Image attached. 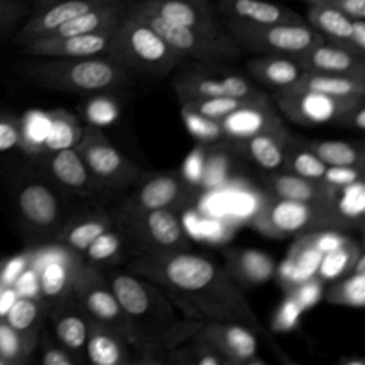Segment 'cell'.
Wrapping results in <instances>:
<instances>
[{
	"mask_svg": "<svg viewBox=\"0 0 365 365\" xmlns=\"http://www.w3.org/2000/svg\"><path fill=\"white\" fill-rule=\"evenodd\" d=\"M297 302L301 305V308L309 309L311 307H314L324 295L322 292V281L318 277H312L301 284H298L295 288H292L289 292Z\"/></svg>",
	"mask_w": 365,
	"mask_h": 365,
	"instance_id": "52",
	"label": "cell"
},
{
	"mask_svg": "<svg viewBox=\"0 0 365 365\" xmlns=\"http://www.w3.org/2000/svg\"><path fill=\"white\" fill-rule=\"evenodd\" d=\"M322 297L329 304L362 308L365 305V274H346Z\"/></svg>",
	"mask_w": 365,
	"mask_h": 365,
	"instance_id": "41",
	"label": "cell"
},
{
	"mask_svg": "<svg viewBox=\"0 0 365 365\" xmlns=\"http://www.w3.org/2000/svg\"><path fill=\"white\" fill-rule=\"evenodd\" d=\"M133 215H137L141 221L143 238L151 242L157 251H177L185 245L184 228L171 208L151 210Z\"/></svg>",
	"mask_w": 365,
	"mask_h": 365,
	"instance_id": "24",
	"label": "cell"
},
{
	"mask_svg": "<svg viewBox=\"0 0 365 365\" xmlns=\"http://www.w3.org/2000/svg\"><path fill=\"white\" fill-rule=\"evenodd\" d=\"M364 167L358 165H327L321 181L332 188H339L362 178Z\"/></svg>",
	"mask_w": 365,
	"mask_h": 365,
	"instance_id": "50",
	"label": "cell"
},
{
	"mask_svg": "<svg viewBox=\"0 0 365 365\" xmlns=\"http://www.w3.org/2000/svg\"><path fill=\"white\" fill-rule=\"evenodd\" d=\"M295 60L304 71L365 78V56L327 40L295 56Z\"/></svg>",
	"mask_w": 365,
	"mask_h": 365,
	"instance_id": "18",
	"label": "cell"
},
{
	"mask_svg": "<svg viewBox=\"0 0 365 365\" xmlns=\"http://www.w3.org/2000/svg\"><path fill=\"white\" fill-rule=\"evenodd\" d=\"M128 345L121 334L91 321L84 354L94 365H123L131 362Z\"/></svg>",
	"mask_w": 365,
	"mask_h": 365,
	"instance_id": "26",
	"label": "cell"
},
{
	"mask_svg": "<svg viewBox=\"0 0 365 365\" xmlns=\"http://www.w3.org/2000/svg\"><path fill=\"white\" fill-rule=\"evenodd\" d=\"M254 225L265 235L282 238L314 230L341 227L332 202H308L274 197L255 215Z\"/></svg>",
	"mask_w": 365,
	"mask_h": 365,
	"instance_id": "7",
	"label": "cell"
},
{
	"mask_svg": "<svg viewBox=\"0 0 365 365\" xmlns=\"http://www.w3.org/2000/svg\"><path fill=\"white\" fill-rule=\"evenodd\" d=\"M36 342L34 336L23 335L7 324L0 327V356L7 364H16L24 359V356L31 351Z\"/></svg>",
	"mask_w": 365,
	"mask_h": 365,
	"instance_id": "44",
	"label": "cell"
},
{
	"mask_svg": "<svg viewBox=\"0 0 365 365\" xmlns=\"http://www.w3.org/2000/svg\"><path fill=\"white\" fill-rule=\"evenodd\" d=\"M115 30V29H114ZM104 30L76 36H44L21 44L29 57H94L106 56L113 31Z\"/></svg>",
	"mask_w": 365,
	"mask_h": 365,
	"instance_id": "14",
	"label": "cell"
},
{
	"mask_svg": "<svg viewBox=\"0 0 365 365\" xmlns=\"http://www.w3.org/2000/svg\"><path fill=\"white\" fill-rule=\"evenodd\" d=\"M218 13L225 21H237L245 24H294L305 23L292 9L267 0H218Z\"/></svg>",
	"mask_w": 365,
	"mask_h": 365,
	"instance_id": "20",
	"label": "cell"
},
{
	"mask_svg": "<svg viewBox=\"0 0 365 365\" xmlns=\"http://www.w3.org/2000/svg\"><path fill=\"white\" fill-rule=\"evenodd\" d=\"M302 312L304 309L297 302V299L291 294H287L272 318V328L279 332L291 331L298 324Z\"/></svg>",
	"mask_w": 365,
	"mask_h": 365,
	"instance_id": "48",
	"label": "cell"
},
{
	"mask_svg": "<svg viewBox=\"0 0 365 365\" xmlns=\"http://www.w3.org/2000/svg\"><path fill=\"white\" fill-rule=\"evenodd\" d=\"M361 252V247L354 240H351L344 247L322 254L318 264L317 277L322 282H327L351 274L355 259Z\"/></svg>",
	"mask_w": 365,
	"mask_h": 365,
	"instance_id": "37",
	"label": "cell"
},
{
	"mask_svg": "<svg viewBox=\"0 0 365 365\" xmlns=\"http://www.w3.org/2000/svg\"><path fill=\"white\" fill-rule=\"evenodd\" d=\"M278 110L299 125H321L342 121L364 103V97H335L317 91L282 88L274 94Z\"/></svg>",
	"mask_w": 365,
	"mask_h": 365,
	"instance_id": "9",
	"label": "cell"
},
{
	"mask_svg": "<svg viewBox=\"0 0 365 365\" xmlns=\"http://www.w3.org/2000/svg\"><path fill=\"white\" fill-rule=\"evenodd\" d=\"M309 148L325 165H358L364 167V153L355 144L346 141H312Z\"/></svg>",
	"mask_w": 365,
	"mask_h": 365,
	"instance_id": "38",
	"label": "cell"
},
{
	"mask_svg": "<svg viewBox=\"0 0 365 365\" xmlns=\"http://www.w3.org/2000/svg\"><path fill=\"white\" fill-rule=\"evenodd\" d=\"M245 68L254 80L275 91L291 87L304 73L295 57L284 54H258L245 61Z\"/></svg>",
	"mask_w": 365,
	"mask_h": 365,
	"instance_id": "25",
	"label": "cell"
},
{
	"mask_svg": "<svg viewBox=\"0 0 365 365\" xmlns=\"http://www.w3.org/2000/svg\"><path fill=\"white\" fill-rule=\"evenodd\" d=\"M107 281L131 324L133 345L140 354L173 348L187 331L195 332V324L178 319L173 304L154 285L128 272H111Z\"/></svg>",
	"mask_w": 365,
	"mask_h": 365,
	"instance_id": "2",
	"label": "cell"
},
{
	"mask_svg": "<svg viewBox=\"0 0 365 365\" xmlns=\"http://www.w3.org/2000/svg\"><path fill=\"white\" fill-rule=\"evenodd\" d=\"M200 338L214 346L230 364H254L257 338L251 328L232 321H207L197 331Z\"/></svg>",
	"mask_w": 365,
	"mask_h": 365,
	"instance_id": "15",
	"label": "cell"
},
{
	"mask_svg": "<svg viewBox=\"0 0 365 365\" xmlns=\"http://www.w3.org/2000/svg\"><path fill=\"white\" fill-rule=\"evenodd\" d=\"M204 164H202V158L200 155L198 151L192 153L190 158H187V163H185V177L190 180V181H198L200 178H202L204 175Z\"/></svg>",
	"mask_w": 365,
	"mask_h": 365,
	"instance_id": "57",
	"label": "cell"
},
{
	"mask_svg": "<svg viewBox=\"0 0 365 365\" xmlns=\"http://www.w3.org/2000/svg\"><path fill=\"white\" fill-rule=\"evenodd\" d=\"M83 262L77 252L61 245L47 252L38 264V288L44 299L58 302L71 294Z\"/></svg>",
	"mask_w": 365,
	"mask_h": 365,
	"instance_id": "17",
	"label": "cell"
},
{
	"mask_svg": "<svg viewBox=\"0 0 365 365\" xmlns=\"http://www.w3.org/2000/svg\"><path fill=\"white\" fill-rule=\"evenodd\" d=\"M345 121L351 123L355 128H358V130L362 131V130L365 128V110H364V103L359 104L356 108H354V110L348 114V117L345 118Z\"/></svg>",
	"mask_w": 365,
	"mask_h": 365,
	"instance_id": "58",
	"label": "cell"
},
{
	"mask_svg": "<svg viewBox=\"0 0 365 365\" xmlns=\"http://www.w3.org/2000/svg\"><path fill=\"white\" fill-rule=\"evenodd\" d=\"M173 87L181 103L208 97H264L245 74L220 66V63H200L181 70L173 78Z\"/></svg>",
	"mask_w": 365,
	"mask_h": 365,
	"instance_id": "6",
	"label": "cell"
},
{
	"mask_svg": "<svg viewBox=\"0 0 365 365\" xmlns=\"http://www.w3.org/2000/svg\"><path fill=\"white\" fill-rule=\"evenodd\" d=\"M138 4L174 24L208 33L225 30L210 0H140Z\"/></svg>",
	"mask_w": 365,
	"mask_h": 365,
	"instance_id": "19",
	"label": "cell"
},
{
	"mask_svg": "<svg viewBox=\"0 0 365 365\" xmlns=\"http://www.w3.org/2000/svg\"><path fill=\"white\" fill-rule=\"evenodd\" d=\"M269 190L274 197L308 202H332L334 188L322 181L308 180L292 173H277L269 177Z\"/></svg>",
	"mask_w": 365,
	"mask_h": 365,
	"instance_id": "30",
	"label": "cell"
},
{
	"mask_svg": "<svg viewBox=\"0 0 365 365\" xmlns=\"http://www.w3.org/2000/svg\"><path fill=\"white\" fill-rule=\"evenodd\" d=\"M81 117L87 125L103 128L120 117L118 101L110 93H94L81 107Z\"/></svg>",
	"mask_w": 365,
	"mask_h": 365,
	"instance_id": "40",
	"label": "cell"
},
{
	"mask_svg": "<svg viewBox=\"0 0 365 365\" xmlns=\"http://www.w3.org/2000/svg\"><path fill=\"white\" fill-rule=\"evenodd\" d=\"M127 10L157 31L164 41L185 60L190 58L200 63H225L235 60L242 51L227 30L208 33L174 24L151 13L138 3L127 7Z\"/></svg>",
	"mask_w": 365,
	"mask_h": 365,
	"instance_id": "5",
	"label": "cell"
},
{
	"mask_svg": "<svg viewBox=\"0 0 365 365\" xmlns=\"http://www.w3.org/2000/svg\"><path fill=\"white\" fill-rule=\"evenodd\" d=\"M308 6H324L338 10L351 19H365V0H304Z\"/></svg>",
	"mask_w": 365,
	"mask_h": 365,
	"instance_id": "54",
	"label": "cell"
},
{
	"mask_svg": "<svg viewBox=\"0 0 365 365\" xmlns=\"http://www.w3.org/2000/svg\"><path fill=\"white\" fill-rule=\"evenodd\" d=\"M78 359L64 346H46L41 352V364L44 365H74Z\"/></svg>",
	"mask_w": 365,
	"mask_h": 365,
	"instance_id": "55",
	"label": "cell"
},
{
	"mask_svg": "<svg viewBox=\"0 0 365 365\" xmlns=\"http://www.w3.org/2000/svg\"><path fill=\"white\" fill-rule=\"evenodd\" d=\"M321 252L302 235L291 247L287 258L275 268L279 284L287 292L298 284L317 277Z\"/></svg>",
	"mask_w": 365,
	"mask_h": 365,
	"instance_id": "27",
	"label": "cell"
},
{
	"mask_svg": "<svg viewBox=\"0 0 365 365\" xmlns=\"http://www.w3.org/2000/svg\"><path fill=\"white\" fill-rule=\"evenodd\" d=\"M30 13L27 0H0V38L23 24Z\"/></svg>",
	"mask_w": 365,
	"mask_h": 365,
	"instance_id": "47",
	"label": "cell"
},
{
	"mask_svg": "<svg viewBox=\"0 0 365 365\" xmlns=\"http://www.w3.org/2000/svg\"><path fill=\"white\" fill-rule=\"evenodd\" d=\"M33 157L37 158L40 171L54 182L73 191H87L93 187V178L76 147Z\"/></svg>",
	"mask_w": 365,
	"mask_h": 365,
	"instance_id": "22",
	"label": "cell"
},
{
	"mask_svg": "<svg viewBox=\"0 0 365 365\" xmlns=\"http://www.w3.org/2000/svg\"><path fill=\"white\" fill-rule=\"evenodd\" d=\"M332 210L341 227L362 224L365 214V184L359 178L351 184L339 188H334L332 194Z\"/></svg>",
	"mask_w": 365,
	"mask_h": 365,
	"instance_id": "35",
	"label": "cell"
},
{
	"mask_svg": "<svg viewBox=\"0 0 365 365\" xmlns=\"http://www.w3.org/2000/svg\"><path fill=\"white\" fill-rule=\"evenodd\" d=\"M288 88L317 91L335 97H365V78L304 71L297 83Z\"/></svg>",
	"mask_w": 365,
	"mask_h": 365,
	"instance_id": "31",
	"label": "cell"
},
{
	"mask_svg": "<svg viewBox=\"0 0 365 365\" xmlns=\"http://www.w3.org/2000/svg\"><path fill=\"white\" fill-rule=\"evenodd\" d=\"M41 315V304L29 297L17 298L6 314V324L14 331L36 338V328Z\"/></svg>",
	"mask_w": 365,
	"mask_h": 365,
	"instance_id": "42",
	"label": "cell"
},
{
	"mask_svg": "<svg viewBox=\"0 0 365 365\" xmlns=\"http://www.w3.org/2000/svg\"><path fill=\"white\" fill-rule=\"evenodd\" d=\"M21 121V143L20 148L30 155L43 153L44 140L50 127V111L31 110L27 111Z\"/></svg>",
	"mask_w": 365,
	"mask_h": 365,
	"instance_id": "39",
	"label": "cell"
},
{
	"mask_svg": "<svg viewBox=\"0 0 365 365\" xmlns=\"http://www.w3.org/2000/svg\"><path fill=\"white\" fill-rule=\"evenodd\" d=\"M20 71L38 87L64 93H110L133 80L130 71L107 56L31 57L20 66Z\"/></svg>",
	"mask_w": 365,
	"mask_h": 365,
	"instance_id": "3",
	"label": "cell"
},
{
	"mask_svg": "<svg viewBox=\"0 0 365 365\" xmlns=\"http://www.w3.org/2000/svg\"><path fill=\"white\" fill-rule=\"evenodd\" d=\"M187 181L175 174H161L144 181L130 204L124 208L125 212L137 214L160 208H173L187 197Z\"/></svg>",
	"mask_w": 365,
	"mask_h": 365,
	"instance_id": "21",
	"label": "cell"
},
{
	"mask_svg": "<svg viewBox=\"0 0 365 365\" xmlns=\"http://www.w3.org/2000/svg\"><path fill=\"white\" fill-rule=\"evenodd\" d=\"M114 0H50L36 6L16 34L19 46L53 33L66 21Z\"/></svg>",
	"mask_w": 365,
	"mask_h": 365,
	"instance_id": "13",
	"label": "cell"
},
{
	"mask_svg": "<svg viewBox=\"0 0 365 365\" xmlns=\"http://www.w3.org/2000/svg\"><path fill=\"white\" fill-rule=\"evenodd\" d=\"M304 237L321 252H329L334 251L336 248L344 247L345 244H348L351 241L349 237L338 232V231H332V230H314V231H308L304 232Z\"/></svg>",
	"mask_w": 365,
	"mask_h": 365,
	"instance_id": "51",
	"label": "cell"
},
{
	"mask_svg": "<svg viewBox=\"0 0 365 365\" xmlns=\"http://www.w3.org/2000/svg\"><path fill=\"white\" fill-rule=\"evenodd\" d=\"M181 117L185 124V128L195 140L201 143H211L222 138L220 121L204 117L182 106H181Z\"/></svg>",
	"mask_w": 365,
	"mask_h": 365,
	"instance_id": "45",
	"label": "cell"
},
{
	"mask_svg": "<svg viewBox=\"0 0 365 365\" xmlns=\"http://www.w3.org/2000/svg\"><path fill=\"white\" fill-rule=\"evenodd\" d=\"M130 269L165 287L175 304L191 317L261 328L228 272L202 255L181 250L153 251L135 259Z\"/></svg>",
	"mask_w": 365,
	"mask_h": 365,
	"instance_id": "1",
	"label": "cell"
},
{
	"mask_svg": "<svg viewBox=\"0 0 365 365\" xmlns=\"http://www.w3.org/2000/svg\"><path fill=\"white\" fill-rule=\"evenodd\" d=\"M36 6H41V4H46V3H48L50 0H31Z\"/></svg>",
	"mask_w": 365,
	"mask_h": 365,
	"instance_id": "59",
	"label": "cell"
},
{
	"mask_svg": "<svg viewBox=\"0 0 365 365\" xmlns=\"http://www.w3.org/2000/svg\"><path fill=\"white\" fill-rule=\"evenodd\" d=\"M121 248V237L113 231L106 230L101 232L84 251L91 262H107L111 261Z\"/></svg>",
	"mask_w": 365,
	"mask_h": 365,
	"instance_id": "46",
	"label": "cell"
},
{
	"mask_svg": "<svg viewBox=\"0 0 365 365\" xmlns=\"http://www.w3.org/2000/svg\"><path fill=\"white\" fill-rule=\"evenodd\" d=\"M21 143V121L0 108V153L11 148H20Z\"/></svg>",
	"mask_w": 365,
	"mask_h": 365,
	"instance_id": "49",
	"label": "cell"
},
{
	"mask_svg": "<svg viewBox=\"0 0 365 365\" xmlns=\"http://www.w3.org/2000/svg\"><path fill=\"white\" fill-rule=\"evenodd\" d=\"M111 225V220L104 215L76 217L64 222L57 234L61 245L76 251L84 252L87 247Z\"/></svg>",
	"mask_w": 365,
	"mask_h": 365,
	"instance_id": "32",
	"label": "cell"
},
{
	"mask_svg": "<svg viewBox=\"0 0 365 365\" xmlns=\"http://www.w3.org/2000/svg\"><path fill=\"white\" fill-rule=\"evenodd\" d=\"M81 135L83 127L74 114L61 108L53 110L50 111V127L41 154L76 147Z\"/></svg>",
	"mask_w": 365,
	"mask_h": 365,
	"instance_id": "34",
	"label": "cell"
},
{
	"mask_svg": "<svg viewBox=\"0 0 365 365\" xmlns=\"http://www.w3.org/2000/svg\"><path fill=\"white\" fill-rule=\"evenodd\" d=\"M222 138L234 143L244 141L264 131H274L284 127L279 115L275 114L268 97L252 100L220 120Z\"/></svg>",
	"mask_w": 365,
	"mask_h": 365,
	"instance_id": "16",
	"label": "cell"
},
{
	"mask_svg": "<svg viewBox=\"0 0 365 365\" xmlns=\"http://www.w3.org/2000/svg\"><path fill=\"white\" fill-rule=\"evenodd\" d=\"M71 297L91 321L114 329L133 345L131 324L121 309L108 281L96 268L86 264L81 265L71 289Z\"/></svg>",
	"mask_w": 365,
	"mask_h": 365,
	"instance_id": "10",
	"label": "cell"
},
{
	"mask_svg": "<svg viewBox=\"0 0 365 365\" xmlns=\"http://www.w3.org/2000/svg\"><path fill=\"white\" fill-rule=\"evenodd\" d=\"M227 272L232 281L255 285L268 281L275 274L272 258L257 250H232L227 252Z\"/></svg>",
	"mask_w": 365,
	"mask_h": 365,
	"instance_id": "29",
	"label": "cell"
},
{
	"mask_svg": "<svg viewBox=\"0 0 365 365\" xmlns=\"http://www.w3.org/2000/svg\"><path fill=\"white\" fill-rule=\"evenodd\" d=\"M90 322L91 319L86 315L71 294L56 302L53 311L54 334L61 346L68 349L71 354L78 355V352H84Z\"/></svg>",
	"mask_w": 365,
	"mask_h": 365,
	"instance_id": "23",
	"label": "cell"
},
{
	"mask_svg": "<svg viewBox=\"0 0 365 365\" xmlns=\"http://www.w3.org/2000/svg\"><path fill=\"white\" fill-rule=\"evenodd\" d=\"M106 56L131 74L155 77L170 74L185 61L157 31L128 10L113 31Z\"/></svg>",
	"mask_w": 365,
	"mask_h": 365,
	"instance_id": "4",
	"label": "cell"
},
{
	"mask_svg": "<svg viewBox=\"0 0 365 365\" xmlns=\"http://www.w3.org/2000/svg\"><path fill=\"white\" fill-rule=\"evenodd\" d=\"M187 354L191 355V358H188L187 362H194L198 365L230 364L214 346H211L208 342H205L198 335H195V342L190 346Z\"/></svg>",
	"mask_w": 365,
	"mask_h": 365,
	"instance_id": "53",
	"label": "cell"
},
{
	"mask_svg": "<svg viewBox=\"0 0 365 365\" xmlns=\"http://www.w3.org/2000/svg\"><path fill=\"white\" fill-rule=\"evenodd\" d=\"M225 30L244 50L257 54L298 56L325 38L307 21L294 24H245L225 21Z\"/></svg>",
	"mask_w": 365,
	"mask_h": 365,
	"instance_id": "8",
	"label": "cell"
},
{
	"mask_svg": "<svg viewBox=\"0 0 365 365\" xmlns=\"http://www.w3.org/2000/svg\"><path fill=\"white\" fill-rule=\"evenodd\" d=\"M349 48L365 56V21L364 19L352 20V31L349 36Z\"/></svg>",
	"mask_w": 365,
	"mask_h": 365,
	"instance_id": "56",
	"label": "cell"
},
{
	"mask_svg": "<svg viewBox=\"0 0 365 365\" xmlns=\"http://www.w3.org/2000/svg\"><path fill=\"white\" fill-rule=\"evenodd\" d=\"M284 167L288 173L315 181H321L327 168V165L318 158L308 144L304 147L298 141L295 143L292 138H288L287 143Z\"/></svg>",
	"mask_w": 365,
	"mask_h": 365,
	"instance_id": "36",
	"label": "cell"
},
{
	"mask_svg": "<svg viewBox=\"0 0 365 365\" xmlns=\"http://www.w3.org/2000/svg\"><path fill=\"white\" fill-rule=\"evenodd\" d=\"M305 20L327 41L349 48V36L354 19L329 7L308 6Z\"/></svg>",
	"mask_w": 365,
	"mask_h": 365,
	"instance_id": "33",
	"label": "cell"
},
{
	"mask_svg": "<svg viewBox=\"0 0 365 365\" xmlns=\"http://www.w3.org/2000/svg\"><path fill=\"white\" fill-rule=\"evenodd\" d=\"M76 150L86 164L93 182L115 187L127 184V181L137 177V170L110 144L100 128L83 127V135Z\"/></svg>",
	"mask_w": 365,
	"mask_h": 365,
	"instance_id": "12",
	"label": "cell"
},
{
	"mask_svg": "<svg viewBox=\"0 0 365 365\" xmlns=\"http://www.w3.org/2000/svg\"><path fill=\"white\" fill-rule=\"evenodd\" d=\"M14 195L19 214L30 228L58 234L64 225L63 202L48 178L26 175L17 181Z\"/></svg>",
	"mask_w": 365,
	"mask_h": 365,
	"instance_id": "11",
	"label": "cell"
},
{
	"mask_svg": "<svg viewBox=\"0 0 365 365\" xmlns=\"http://www.w3.org/2000/svg\"><path fill=\"white\" fill-rule=\"evenodd\" d=\"M288 138L289 134L287 128L282 127L279 130L259 133L237 144L241 145L245 155L259 168L274 173L284 165Z\"/></svg>",
	"mask_w": 365,
	"mask_h": 365,
	"instance_id": "28",
	"label": "cell"
},
{
	"mask_svg": "<svg viewBox=\"0 0 365 365\" xmlns=\"http://www.w3.org/2000/svg\"><path fill=\"white\" fill-rule=\"evenodd\" d=\"M267 97V96H264ZM262 97H255V98H238V97H208V98H195V100H188L181 103L182 107L192 110L204 117L212 118L220 121L222 117L234 111L235 108L257 100Z\"/></svg>",
	"mask_w": 365,
	"mask_h": 365,
	"instance_id": "43",
	"label": "cell"
}]
</instances>
